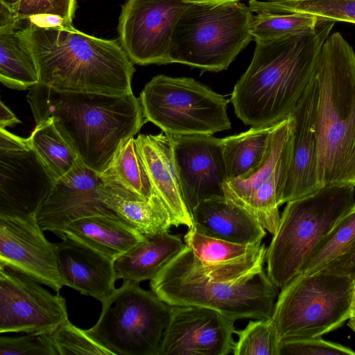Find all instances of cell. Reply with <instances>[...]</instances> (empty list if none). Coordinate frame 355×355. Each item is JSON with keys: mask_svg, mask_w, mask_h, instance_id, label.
I'll return each instance as SVG.
<instances>
[{"mask_svg": "<svg viewBox=\"0 0 355 355\" xmlns=\"http://www.w3.org/2000/svg\"><path fill=\"white\" fill-rule=\"evenodd\" d=\"M266 248L220 264H208L185 245L153 279L150 287L171 306H198L234 319L272 317L278 288L263 268Z\"/></svg>", "mask_w": 355, "mask_h": 355, "instance_id": "6da1fadb", "label": "cell"}, {"mask_svg": "<svg viewBox=\"0 0 355 355\" xmlns=\"http://www.w3.org/2000/svg\"><path fill=\"white\" fill-rule=\"evenodd\" d=\"M334 24L321 19L312 33L256 41L250 64L230 98L244 124L270 126L290 116L315 75Z\"/></svg>", "mask_w": 355, "mask_h": 355, "instance_id": "7a4b0ae2", "label": "cell"}, {"mask_svg": "<svg viewBox=\"0 0 355 355\" xmlns=\"http://www.w3.org/2000/svg\"><path fill=\"white\" fill-rule=\"evenodd\" d=\"M27 101L35 123L52 121L80 160L98 173L120 144L147 122L133 93L64 92L39 83L30 89Z\"/></svg>", "mask_w": 355, "mask_h": 355, "instance_id": "3957f363", "label": "cell"}, {"mask_svg": "<svg viewBox=\"0 0 355 355\" xmlns=\"http://www.w3.org/2000/svg\"><path fill=\"white\" fill-rule=\"evenodd\" d=\"M27 20L40 83L64 92L133 93L134 63L120 42L87 35L72 24Z\"/></svg>", "mask_w": 355, "mask_h": 355, "instance_id": "277c9868", "label": "cell"}, {"mask_svg": "<svg viewBox=\"0 0 355 355\" xmlns=\"http://www.w3.org/2000/svg\"><path fill=\"white\" fill-rule=\"evenodd\" d=\"M315 76L319 182L355 184V53L340 33L324 42Z\"/></svg>", "mask_w": 355, "mask_h": 355, "instance_id": "5b68a950", "label": "cell"}, {"mask_svg": "<svg viewBox=\"0 0 355 355\" xmlns=\"http://www.w3.org/2000/svg\"><path fill=\"white\" fill-rule=\"evenodd\" d=\"M354 204L353 184L324 185L286 202L266 254L267 275L277 288L300 273L314 246Z\"/></svg>", "mask_w": 355, "mask_h": 355, "instance_id": "8992f818", "label": "cell"}, {"mask_svg": "<svg viewBox=\"0 0 355 355\" xmlns=\"http://www.w3.org/2000/svg\"><path fill=\"white\" fill-rule=\"evenodd\" d=\"M253 12L240 1L218 4L190 3L172 35L169 63L202 71L225 70L253 40Z\"/></svg>", "mask_w": 355, "mask_h": 355, "instance_id": "52a82bcc", "label": "cell"}, {"mask_svg": "<svg viewBox=\"0 0 355 355\" xmlns=\"http://www.w3.org/2000/svg\"><path fill=\"white\" fill-rule=\"evenodd\" d=\"M355 280L318 270L300 273L281 288L272 320L279 341L322 337L350 318Z\"/></svg>", "mask_w": 355, "mask_h": 355, "instance_id": "ba28073f", "label": "cell"}, {"mask_svg": "<svg viewBox=\"0 0 355 355\" xmlns=\"http://www.w3.org/2000/svg\"><path fill=\"white\" fill-rule=\"evenodd\" d=\"M101 303L97 322L85 329L92 338L113 355H158L171 305L130 281Z\"/></svg>", "mask_w": 355, "mask_h": 355, "instance_id": "9c48e42d", "label": "cell"}, {"mask_svg": "<svg viewBox=\"0 0 355 355\" xmlns=\"http://www.w3.org/2000/svg\"><path fill=\"white\" fill-rule=\"evenodd\" d=\"M146 121L166 135H207L231 128L230 99L187 77L154 76L139 97Z\"/></svg>", "mask_w": 355, "mask_h": 355, "instance_id": "30bf717a", "label": "cell"}, {"mask_svg": "<svg viewBox=\"0 0 355 355\" xmlns=\"http://www.w3.org/2000/svg\"><path fill=\"white\" fill-rule=\"evenodd\" d=\"M292 120L275 124L267 153L259 166L247 175L227 181L225 197L246 209L274 234L278 228L280 199L289 167Z\"/></svg>", "mask_w": 355, "mask_h": 355, "instance_id": "8fae6325", "label": "cell"}, {"mask_svg": "<svg viewBox=\"0 0 355 355\" xmlns=\"http://www.w3.org/2000/svg\"><path fill=\"white\" fill-rule=\"evenodd\" d=\"M190 3L127 0L119 18V42L134 64H168L175 26Z\"/></svg>", "mask_w": 355, "mask_h": 355, "instance_id": "7c38bea8", "label": "cell"}, {"mask_svg": "<svg viewBox=\"0 0 355 355\" xmlns=\"http://www.w3.org/2000/svg\"><path fill=\"white\" fill-rule=\"evenodd\" d=\"M27 275L0 266V333L53 334L67 322L65 299Z\"/></svg>", "mask_w": 355, "mask_h": 355, "instance_id": "4fadbf2b", "label": "cell"}, {"mask_svg": "<svg viewBox=\"0 0 355 355\" xmlns=\"http://www.w3.org/2000/svg\"><path fill=\"white\" fill-rule=\"evenodd\" d=\"M235 320L198 306H171L158 355H227L232 353Z\"/></svg>", "mask_w": 355, "mask_h": 355, "instance_id": "5bb4252c", "label": "cell"}, {"mask_svg": "<svg viewBox=\"0 0 355 355\" xmlns=\"http://www.w3.org/2000/svg\"><path fill=\"white\" fill-rule=\"evenodd\" d=\"M166 135L190 213L203 200L225 196L227 179L221 139L207 135Z\"/></svg>", "mask_w": 355, "mask_h": 355, "instance_id": "9a60e30c", "label": "cell"}, {"mask_svg": "<svg viewBox=\"0 0 355 355\" xmlns=\"http://www.w3.org/2000/svg\"><path fill=\"white\" fill-rule=\"evenodd\" d=\"M43 232L35 216L0 215V266L19 270L60 293L64 285L55 243Z\"/></svg>", "mask_w": 355, "mask_h": 355, "instance_id": "2e32d148", "label": "cell"}, {"mask_svg": "<svg viewBox=\"0 0 355 355\" xmlns=\"http://www.w3.org/2000/svg\"><path fill=\"white\" fill-rule=\"evenodd\" d=\"M99 173L80 159L66 175L58 179L41 205L35 218L42 231L60 236L70 223L94 215H116L100 199Z\"/></svg>", "mask_w": 355, "mask_h": 355, "instance_id": "e0dca14e", "label": "cell"}, {"mask_svg": "<svg viewBox=\"0 0 355 355\" xmlns=\"http://www.w3.org/2000/svg\"><path fill=\"white\" fill-rule=\"evenodd\" d=\"M56 181L31 147L0 151V215L35 216Z\"/></svg>", "mask_w": 355, "mask_h": 355, "instance_id": "ac0fdd59", "label": "cell"}, {"mask_svg": "<svg viewBox=\"0 0 355 355\" xmlns=\"http://www.w3.org/2000/svg\"><path fill=\"white\" fill-rule=\"evenodd\" d=\"M318 97V83L314 75L290 115L292 120L290 162L280 206L308 196L322 187L318 175L315 130Z\"/></svg>", "mask_w": 355, "mask_h": 355, "instance_id": "d6986e66", "label": "cell"}, {"mask_svg": "<svg viewBox=\"0 0 355 355\" xmlns=\"http://www.w3.org/2000/svg\"><path fill=\"white\" fill-rule=\"evenodd\" d=\"M61 239L55 248L64 285L103 302L116 289L114 261L70 235Z\"/></svg>", "mask_w": 355, "mask_h": 355, "instance_id": "ffe728a7", "label": "cell"}, {"mask_svg": "<svg viewBox=\"0 0 355 355\" xmlns=\"http://www.w3.org/2000/svg\"><path fill=\"white\" fill-rule=\"evenodd\" d=\"M139 153L155 193L171 216L173 226H193L173 160L168 137L139 134L136 138Z\"/></svg>", "mask_w": 355, "mask_h": 355, "instance_id": "44dd1931", "label": "cell"}, {"mask_svg": "<svg viewBox=\"0 0 355 355\" xmlns=\"http://www.w3.org/2000/svg\"><path fill=\"white\" fill-rule=\"evenodd\" d=\"M191 214L197 231L216 239L260 245L266 235V230L253 214L225 196L203 200Z\"/></svg>", "mask_w": 355, "mask_h": 355, "instance_id": "7402d4cb", "label": "cell"}, {"mask_svg": "<svg viewBox=\"0 0 355 355\" xmlns=\"http://www.w3.org/2000/svg\"><path fill=\"white\" fill-rule=\"evenodd\" d=\"M145 237L114 261L117 279L135 283L151 280L186 245L179 235L168 231Z\"/></svg>", "mask_w": 355, "mask_h": 355, "instance_id": "603a6c76", "label": "cell"}, {"mask_svg": "<svg viewBox=\"0 0 355 355\" xmlns=\"http://www.w3.org/2000/svg\"><path fill=\"white\" fill-rule=\"evenodd\" d=\"M98 192L108 208L144 236L167 232L173 226L169 213L157 196L148 200L119 185L103 182Z\"/></svg>", "mask_w": 355, "mask_h": 355, "instance_id": "cb8c5ba5", "label": "cell"}, {"mask_svg": "<svg viewBox=\"0 0 355 355\" xmlns=\"http://www.w3.org/2000/svg\"><path fill=\"white\" fill-rule=\"evenodd\" d=\"M70 235L114 261L145 236L117 215H94L68 225L59 237Z\"/></svg>", "mask_w": 355, "mask_h": 355, "instance_id": "d4e9b609", "label": "cell"}, {"mask_svg": "<svg viewBox=\"0 0 355 355\" xmlns=\"http://www.w3.org/2000/svg\"><path fill=\"white\" fill-rule=\"evenodd\" d=\"M27 24L26 19L0 26V80L18 90L31 89L40 83Z\"/></svg>", "mask_w": 355, "mask_h": 355, "instance_id": "484cf974", "label": "cell"}, {"mask_svg": "<svg viewBox=\"0 0 355 355\" xmlns=\"http://www.w3.org/2000/svg\"><path fill=\"white\" fill-rule=\"evenodd\" d=\"M99 175L102 182L119 185L144 199L149 200L157 196L134 136L120 144L108 165Z\"/></svg>", "mask_w": 355, "mask_h": 355, "instance_id": "4316f807", "label": "cell"}, {"mask_svg": "<svg viewBox=\"0 0 355 355\" xmlns=\"http://www.w3.org/2000/svg\"><path fill=\"white\" fill-rule=\"evenodd\" d=\"M274 126L252 127L245 132L221 139L227 181L247 175L261 164Z\"/></svg>", "mask_w": 355, "mask_h": 355, "instance_id": "83f0119b", "label": "cell"}, {"mask_svg": "<svg viewBox=\"0 0 355 355\" xmlns=\"http://www.w3.org/2000/svg\"><path fill=\"white\" fill-rule=\"evenodd\" d=\"M28 139L31 148L56 180L71 171L80 159L51 120L36 123Z\"/></svg>", "mask_w": 355, "mask_h": 355, "instance_id": "f1b7e54d", "label": "cell"}, {"mask_svg": "<svg viewBox=\"0 0 355 355\" xmlns=\"http://www.w3.org/2000/svg\"><path fill=\"white\" fill-rule=\"evenodd\" d=\"M253 13H299L334 21L355 24V0H300L274 1L249 0Z\"/></svg>", "mask_w": 355, "mask_h": 355, "instance_id": "f546056e", "label": "cell"}, {"mask_svg": "<svg viewBox=\"0 0 355 355\" xmlns=\"http://www.w3.org/2000/svg\"><path fill=\"white\" fill-rule=\"evenodd\" d=\"M320 20L306 14L261 12L253 13L250 30L255 42L269 40L312 33Z\"/></svg>", "mask_w": 355, "mask_h": 355, "instance_id": "4dcf8cb0", "label": "cell"}, {"mask_svg": "<svg viewBox=\"0 0 355 355\" xmlns=\"http://www.w3.org/2000/svg\"><path fill=\"white\" fill-rule=\"evenodd\" d=\"M354 239L355 204L317 243L304 261L300 273L318 271L342 252Z\"/></svg>", "mask_w": 355, "mask_h": 355, "instance_id": "1f68e13d", "label": "cell"}, {"mask_svg": "<svg viewBox=\"0 0 355 355\" xmlns=\"http://www.w3.org/2000/svg\"><path fill=\"white\" fill-rule=\"evenodd\" d=\"M183 241L202 262L220 264L237 261L257 252L260 245L234 243L216 239L199 232L193 227L189 228Z\"/></svg>", "mask_w": 355, "mask_h": 355, "instance_id": "d6a6232c", "label": "cell"}, {"mask_svg": "<svg viewBox=\"0 0 355 355\" xmlns=\"http://www.w3.org/2000/svg\"><path fill=\"white\" fill-rule=\"evenodd\" d=\"M234 355H279V341L272 318L250 320L235 333Z\"/></svg>", "mask_w": 355, "mask_h": 355, "instance_id": "836d02e7", "label": "cell"}, {"mask_svg": "<svg viewBox=\"0 0 355 355\" xmlns=\"http://www.w3.org/2000/svg\"><path fill=\"white\" fill-rule=\"evenodd\" d=\"M51 336L58 355H113L110 350L92 338L85 330L78 328L69 320Z\"/></svg>", "mask_w": 355, "mask_h": 355, "instance_id": "e575fe53", "label": "cell"}, {"mask_svg": "<svg viewBox=\"0 0 355 355\" xmlns=\"http://www.w3.org/2000/svg\"><path fill=\"white\" fill-rule=\"evenodd\" d=\"M76 0H21L9 10L13 22L42 16L57 17L72 24Z\"/></svg>", "mask_w": 355, "mask_h": 355, "instance_id": "d590c367", "label": "cell"}, {"mask_svg": "<svg viewBox=\"0 0 355 355\" xmlns=\"http://www.w3.org/2000/svg\"><path fill=\"white\" fill-rule=\"evenodd\" d=\"M0 355H58L51 334L27 333L21 336H1Z\"/></svg>", "mask_w": 355, "mask_h": 355, "instance_id": "8d00e7d4", "label": "cell"}, {"mask_svg": "<svg viewBox=\"0 0 355 355\" xmlns=\"http://www.w3.org/2000/svg\"><path fill=\"white\" fill-rule=\"evenodd\" d=\"M355 355V351L321 337L287 339L279 342V355Z\"/></svg>", "mask_w": 355, "mask_h": 355, "instance_id": "74e56055", "label": "cell"}, {"mask_svg": "<svg viewBox=\"0 0 355 355\" xmlns=\"http://www.w3.org/2000/svg\"><path fill=\"white\" fill-rule=\"evenodd\" d=\"M318 270L355 280V239L337 257L324 264Z\"/></svg>", "mask_w": 355, "mask_h": 355, "instance_id": "f35d334b", "label": "cell"}, {"mask_svg": "<svg viewBox=\"0 0 355 355\" xmlns=\"http://www.w3.org/2000/svg\"><path fill=\"white\" fill-rule=\"evenodd\" d=\"M31 147L28 138H22L0 128V151H15Z\"/></svg>", "mask_w": 355, "mask_h": 355, "instance_id": "ab89813d", "label": "cell"}, {"mask_svg": "<svg viewBox=\"0 0 355 355\" xmlns=\"http://www.w3.org/2000/svg\"><path fill=\"white\" fill-rule=\"evenodd\" d=\"M21 123L19 119L2 102L0 103V128L14 126Z\"/></svg>", "mask_w": 355, "mask_h": 355, "instance_id": "60d3db41", "label": "cell"}, {"mask_svg": "<svg viewBox=\"0 0 355 355\" xmlns=\"http://www.w3.org/2000/svg\"><path fill=\"white\" fill-rule=\"evenodd\" d=\"M188 3L218 4L228 1H237L240 0H183Z\"/></svg>", "mask_w": 355, "mask_h": 355, "instance_id": "b9f144b4", "label": "cell"}, {"mask_svg": "<svg viewBox=\"0 0 355 355\" xmlns=\"http://www.w3.org/2000/svg\"><path fill=\"white\" fill-rule=\"evenodd\" d=\"M21 0H0V5H2L8 9H12Z\"/></svg>", "mask_w": 355, "mask_h": 355, "instance_id": "7bdbcfd3", "label": "cell"}, {"mask_svg": "<svg viewBox=\"0 0 355 355\" xmlns=\"http://www.w3.org/2000/svg\"><path fill=\"white\" fill-rule=\"evenodd\" d=\"M355 317V282L352 292L351 308H350V318Z\"/></svg>", "mask_w": 355, "mask_h": 355, "instance_id": "ee69618b", "label": "cell"}, {"mask_svg": "<svg viewBox=\"0 0 355 355\" xmlns=\"http://www.w3.org/2000/svg\"><path fill=\"white\" fill-rule=\"evenodd\" d=\"M347 325L355 332V317L349 318Z\"/></svg>", "mask_w": 355, "mask_h": 355, "instance_id": "f6af8a7d", "label": "cell"}, {"mask_svg": "<svg viewBox=\"0 0 355 355\" xmlns=\"http://www.w3.org/2000/svg\"><path fill=\"white\" fill-rule=\"evenodd\" d=\"M267 1H300V0H267Z\"/></svg>", "mask_w": 355, "mask_h": 355, "instance_id": "bcb514c9", "label": "cell"}]
</instances>
